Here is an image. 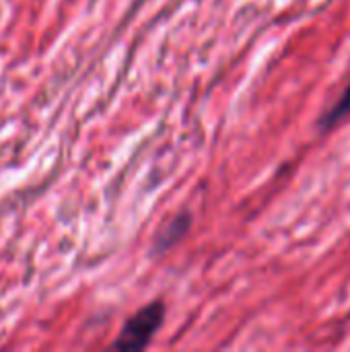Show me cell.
<instances>
[{
	"instance_id": "6da1fadb",
	"label": "cell",
	"mask_w": 350,
	"mask_h": 352,
	"mask_svg": "<svg viewBox=\"0 0 350 352\" xmlns=\"http://www.w3.org/2000/svg\"><path fill=\"white\" fill-rule=\"evenodd\" d=\"M163 318H165V305L161 301L144 305L124 324L118 340L113 342V349H118V351H140V349H144L153 340L157 330L161 328Z\"/></svg>"
},
{
	"instance_id": "7a4b0ae2",
	"label": "cell",
	"mask_w": 350,
	"mask_h": 352,
	"mask_svg": "<svg viewBox=\"0 0 350 352\" xmlns=\"http://www.w3.org/2000/svg\"><path fill=\"white\" fill-rule=\"evenodd\" d=\"M190 225H192V217L188 212H179L177 217H173L157 237V252H165L173 248L188 233Z\"/></svg>"
},
{
	"instance_id": "3957f363",
	"label": "cell",
	"mask_w": 350,
	"mask_h": 352,
	"mask_svg": "<svg viewBox=\"0 0 350 352\" xmlns=\"http://www.w3.org/2000/svg\"><path fill=\"white\" fill-rule=\"evenodd\" d=\"M350 113V82L347 85V89L342 91V95L338 97V101L320 118V128L322 130H332L336 128L347 116Z\"/></svg>"
}]
</instances>
